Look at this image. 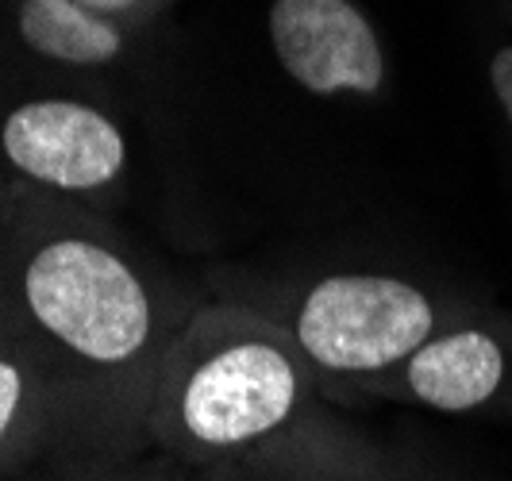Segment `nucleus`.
<instances>
[{
  "instance_id": "f257e3e1",
  "label": "nucleus",
  "mask_w": 512,
  "mask_h": 481,
  "mask_svg": "<svg viewBox=\"0 0 512 481\" xmlns=\"http://www.w3.org/2000/svg\"><path fill=\"white\" fill-rule=\"evenodd\" d=\"M201 304L93 208L31 189L0 204V320L47 385L54 462L151 455L154 385Z\"/></svg>"
},
{
  "instance_id": "f03ea898",
  "label": "nucleus",
  "mask_w": 512,
  "mask_h": 481,
  "mask_svg": "<svg viewBox=\"0 0 512 481\" xmlns=\"http://www.w3.org/2000/svg\"><path fill=\"white\" fill-rule=\"evenodd\" d=\"M297 343L239 301H205L170 347L151 401V451L205 474L262 455L324 408Z\"/></svg>"
},
{
  "instance_id": "7ed1b4c3",
  "label": "nucleus",
  "mask_w": 512,
  "mask_h": 481,
  "mask_svg": "<svg viewBox=\"0 0 512 481\" xmlns=\"http://www.w3.org/2000/svg\"><path fill=\"white\" fill-rule=\"evenodd\" d=\"M224 301L251 304L297 343L324 397L362 401L478 297L424 270H328L289 281H228Z\"/></svg>"
},
{
  "instance_id": "20e7f679",
  "label": "nucleus",
  "mask_w": 512,
  "mask_h": 481,
  "mask_svg": "<svg viewBox=\"0 0 512 481\" xmlns=\"http://www.w3.org/2000/svg\"><path fill=\"white\" fill-rule=\"evenodd\" d=\"M0 162L20 189L93 208L124 189L131 143L124 124L101 104L27 97L0 116Z\"/></svg>"
},
{
  "instance_id": "39448f33",
  "label": "nucleus",
  "mask_w": 512,
  "mask_h": 481,
  "mask_svg": "<svg viewBox=\"0 0 512 481\" xmlns=\"http://www.w3.org/2000/svg\"><path fill=\"white\" fill-rule=\"evenodd\" d=\"M362 401L512 424V312L482 297L466 304Z\"/></svg>"
},
{
  "instance_id": "423d86ee",
  "label": "nucleus",
  "mask_w": 512,
  "mask_h": 481,
  "mask_svg": "<svg viewBox=\"0 0 512 481\" xmlns=\"http://www.w3.org/2000/svg\"><path fill=\"white\" fill-rule=\"evenodd\" d=\"M270 51L312 97L374 101L389 89V54L355 0H274L266 12Z\"/></svg>"
},
{
  "instance_id": "0eeeda50",
  "label": "nucleus",
  "mask_w": 512,
  "mask_h": 481,
  "mask_svg": "<svg viewBox=\"0 0 512 481\" xmlns=\"http://www.w3.org/2000/svg\"><path fill=\"white\" fill-rule=\"evenodd\" d=\"M231 470L262 481H443L409 455L382 447L355 424L339 420L328 405Z\"/></svg>"
},
{
  "instance_id": "6e6552de",
  "label": "nucleus",
  "mask_w": 512,
  "mask_h": 481,
  "mask_svg": "<svg viewBox=\"0 0 512 481\" xmlns=\"http://www.w3.org/2000/svg\"><path fill=\"white\" fill-rule=\"evenodd\" d=\"M58 458L47 385L24 343L0 320V481H16Z\"/></svg>"
},
{
  "instance_id": "1a4fd4ad",
  "label": "nucleus",
  "mask_w": 512,
  "mask_h": 481,
  "mask_svg": "<svg viewBox=\"0 0 512 481\" xmlns=\"http://www.w3.org/2000/svg\"><path fill=\"white\" fill-rule=\"evenodd\" d=\"M143 27H128L89 12L77 0H20L16 35L24 47L47 62L70 70H108L135 54Z\"/></svg>"
},
{
  "instance_id": "9d476101",
  "label": "nucleus",
  "mask_w": 512,
  "mask_h": 481,
  "mask_svg": "<svg viewBox=\"0 0 512 481\" xmlns=\"http://www.w3.org/2000/svg\"><path fill=\"white\" fill-rule=\"evenodd\" d=\"M16 481H193V474L151 451L131 462H47Z\"/></svg>"
},
{
  "instance_id": "9b49d317",
  "label": "nucleus",
  "mask_w": 512,
  "mask_h": 481,
  "mask_svg": "<svg viewBox=\"0 0 512 481\" xmlns=\"http://www.w3.org/2000/svg\"><path fill=\"white\" fill-rule=\"evenodd\" d=\"M482 70H486L489 97L497 101L501 124L509 131L512 143V35L509 31H489V39L482 43Z\"/></svg>"
},
{
  "instance_id": "f8f14e48",
  "label": "nucleus",
  "mask_w": 512,
  "mask_h": 481,
  "mask_svg": "<svg viewBox=\"0 0 512 481\" xmlns=\"http://www.w3.org/2000/svg\"><path fill=\"white\" fill-rule=\"evenodd\" d=\"M77 4H85L89 12L108 16V20H120V24H128V27H147V24H154V16H158L170 0H77Z\"/></svg>"
},
{
  "instance_id": "ddd939ff",
  "label": "nucleus",
  "mask_w": 512,
  "mask_h": 481,
  "mask_svg": "<svg viewBox=\"0 0 512 481\" xmlns=\"http://www.w3.org/2000/svg\"><path fill=\"white\" fill-rule=\"evenodd\" d=\"M193 481H262V478H251V474H243V470L220 466V470H205V474H193Z\"/></svg>"
}]
</instances>
